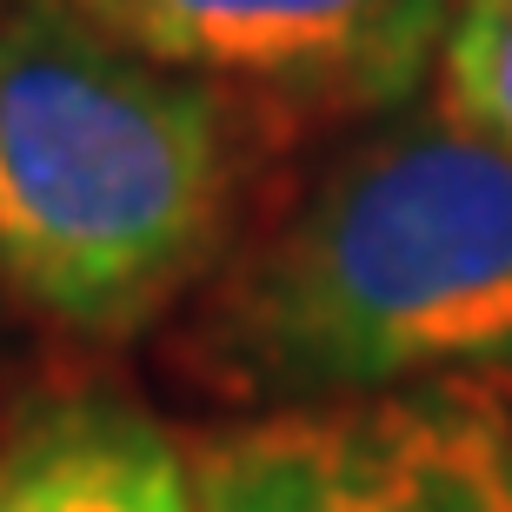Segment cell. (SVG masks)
Returning a JSON list of instances; mask_svg holds the SVG:
<instances>
[{
  "instance_id": "cell-1",
  "label": "cell",
  "mask_w": 512,
  "mask_h": 512,
  "mask_svg": "<svg viewBox=\"0 0 512 512\" xmlns=\"http://www.w3.org/2000/svg\"><path fill=\"white\" fill-rule=\"evenodd\" d=\"M200 366L280 406L512 380V153L453 114L380 127L220 273Z\"/></svg>"
},
{
  "instance_id": "cell-2",
  "label": "cell",
  "mask_w": 512,
  "mask_h": 512,
  "mask_svg": "<svg viewBox=\"0 0 512 512\" xmlns=\"http://www.w3.org/2000/svg\"><path fill=\"white\" fill-rule=\"evenodd\" d=\"M253 107L47 7L0 14V280L87 340L167 313L240 220Z\"/></svg>"
},
{
  "instance_id": "cell-3",
  "label": "cell",
  "mask_w": 512,
  "mask_h": 512,
  "mask_svg": "<svg viewBox=\"0 0 512 512\" xmlns=\"http://www.w3.org/2000/svg\"><path fill=\"white\" fill-rule=\"evenodd\" d=\"M193 512H512L499 386H406L240 419L187 453Z\"/></svg>"
},
{
  "instance_id": "cell-4",
  "label": "cell",
  "mask_w": 512,
  "mask_h": 512,
  "mask_svg": "<svg viewBox=\"0 0 512 512\" xmlns=\"http://www.w3.org/2000/svg\"><path fill=\"white\" fill-rule=\"evenodd\" d=\"M253 114H366L419 87L453 0H27Z\"/></svg>"
},
{
  "instance_id": "cell-5",
  "label": "cell",
  "mask_w": 512,
  "mask_h": 512,
  "mask_svg": "<svg viewBox=\"0 0 512 512\" xmlns=\"http://www.w3.org/2000/svg\"><path fill=\"white\" fill-rule=\"evenodd\" d=\"M0 512H193L187 453L120 393L40 399L0 433Z\"/></svg>"
},
{
  "instance_id": "cell-6",
  "label": "cell",
  "mask_w": 512,
  "mask_h": 512,
  "mask_svg": "<svg viewBox=\"0 0 512 512\" xmlns=\"http://www.w3.org/2000/svg\"><path fill=\"white\" fill-rule=\"evenodd\" d=\"M439 107L512 153V0H453L439 40Z\"/></svg>"
}]
</instances>
